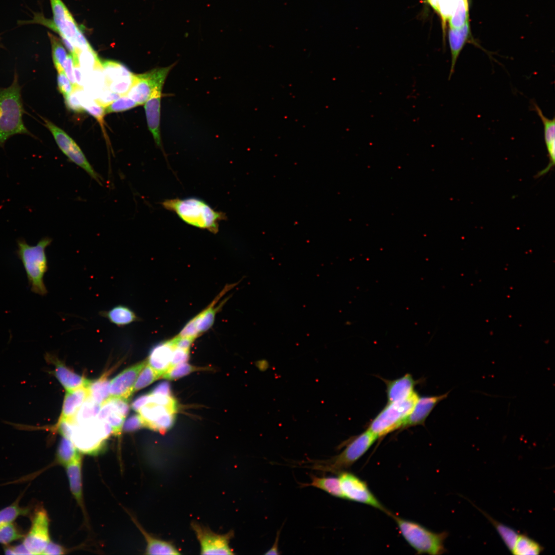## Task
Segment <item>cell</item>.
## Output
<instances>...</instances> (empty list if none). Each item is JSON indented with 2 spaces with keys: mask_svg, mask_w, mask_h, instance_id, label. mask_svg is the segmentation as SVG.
I'll list each match as a JSON object with an SVG mask.
<instances>
[{
  "mask_svg": "<svg viewBox=\"0 0 555 555\" xmlns=\"http://www.w3.org/2000/svg\"><path fill=\"white\" fill-rule=\"evenodd\" d=\"M18 78L15 70L11 84L7 87H0V147H3L7 140L15 135L34 137L23 122L25 110Z\"/></svg>",
  "mask_w": 555,
  "mask_h": 555,
  "instance_id": "1",
  "label": "cell"
},
{
  "mask_svg": "<svg viewBox=\"0 0 555 555\" xmlns=\"http://www.w3.org/2000/svg\"><path fill=\"white\" fill-rule=\"evenodd\" d=\"M49 1L53 14L52 20L47 18L42 13L38 12L34 13L31 20L19 21L18 24L44 25L57 32L66 48L72 46L76 52L90 48V45L63 1Z\"/></svg>",
  "mask_w": 555,
  "mask_h": 555,
  "instance_id": "2",
  "label": "cell"
},
{
  "mask_svg": "<svg viewBox=\"0 0 555 555\" xmlns=\"http://www.w3.org/2000/svg\"><path fill=\"white\" fill-rule=\"evenodd\" d=\"M166 210L173 212L186 224L216 234L219 222L226 220V214L213 209L197 197L168 199L161 202Z\"/></svg>",
  "mask_w": 555,
  "mask_h": 555,
  "instance_id": "3",
  "label": "cell"
},
{
  "mask_svg": "<svg viewBox=\"0 0 555 555\" xmlns=\"http://www.w3.org/2000/svg\"><path fill=\"white\" fill-rule=\"evenodd\" d=\"M52 242L49 237L41 238L35 245H30L23 238L17 240L16 255L25 270L31 291L40 295L48 292L44 276L48 270L46 249Z\"/></svg>",
  "mask_w": 555,
  "mask_h": 555,
  "instance_id": "4",
  "label": "cell"
},
{
  "mask_svg": "<svg viewBox=\"0 0 555 555\" xmlns=\"http://www.w3.org/2000/svg\"><path fill=\"white\" fill-rule=\"evenodd\" d=\"M391 516L404 539L418 554L439 555L447 551L444 545L448 536L447 531L434 532L415 522L393 513Z\"/></svg>",
  "mask_w": 555,
  "mask_h": 555,
  "instance_id": "5",
  "label": "cell"
},
{
  "mask_svg": "<svg viewBox=\"0 0 555 555\" xmlns=\"http://www.w3.org/2000/svg\"><path fill=\"white\" fill-rule=\"evenodd\" d=\"M378 439L368 429L347 440L345 448L331 458L316 461L313 468L323 471L339 473L359 460Z\"/></svg>",
  "mask_w": 555,
  "mask_h": 555,
  "instance_id": "6",
  "label": "cell"
},
{
  "mask_svg": "<svg viewBox=\"0 0 555 555\" xmlns=\"http://www.w3.org/2000/svg\"><path fill=\"white\" fill-rule=\"evenodd\" d=\"M417 393L401 401L387 402L369 423L368 429L378 439L400 430L412 411L418 397Z\"/></svg>",
  "mask_w": 555,
  "mask_h": 555,
  "instance_id": "7",
  "label": "cell"
},
{
  "mask_svg": "<svg viewBox=\"0 0 555 555\" xmlns=\"http://www.w3.org/2000/svg\"><path fill=\"white\" fill-rule=\"evenodd\" d=\"M112 433V428L107 421L97 418L82 424L74 422L70 440L79 452L96 454L103 449L106 440Z\"/></svg>",
  "mask_w": 555,
  "mask_h": 555,
  "instance_id": "8",
  "label": "cell"
},
{
  "mask_svg": "<svg viewBox=\"0 0 555 555\" xmlns=\"http://www.w3.org/2000/svg\"><path fill=\"white\" fill-rule=\"evenodd\" d=\"M44 125L53 136L61 151L68 159L84 170L92 179L100 185L102 178L94 170L77 143L63 130L50 121L41 117Z\"/></svg>",
  "mask_w": 555,
  "mask_h": 555,
  "instance_id": "9",
  "label": "cell"
},
{
  "mask_svg": "<svg viewBox=\"0 0 555 555\" xmlns=\"http://www.w3.org/2000/svg\"><path fill=\"white\" fill-rule=\"evenodd\" d=\"M173 66V64L155 68L143 73L134 75L133 83L126 95L138 105L144 104L156 89L163 86Z\"/></svg>",
  "mask_w": 555,
  "mask_h": 555,
  "instance_id": "10",
  "label": "cell"
},
{
  "mask_svg": "<svg viewBox=\"0 0 555 555\" xmlns=\"http://www.w3.org/2000/svg\"><path fill=\"white\" fill-rule=\"evenodd\" d=\"M338 478L344 498L365 504L391 516L392 514L380 502L369 489L366 483L354 474L343 471Z\"/></svg>",
  "mask_w": 555,
  "mask_h": 555,
  "instance_id": "11",
  "label": "cell"
},
{
  "mask_svg": "<svg viewBox=\"0 0 555 555\" xmlns=\"http://www.w3.org/2000/svg\"><path fill=\"white\" fill-rule=\"evenodd\" d=\"M235 286V284L227 285L213 301L203 310L191 319L182 328L178 335L181 337L195 339L201 334L208 330L213 325L216 313L224 305L226 300L218 303L227 291Z\"/></svg>",
  "mask_w": 555,
  "mask_h": 555,
  "instance_id": "12",
  "label": "cell"
},
{
  "mask_svg": "<svg viewBox=\"0 0 555 555\" xmlns=\"http://www.w3.org/2000/svg\"><path fill=\"white\" fill-rule=\"evenodd\" d=\"M50 541L49 519L46 511L40 508L34 512L30 528L24 536L22 544L29 554H42Z\"/></svg>",
  "mask_w": 555,
  "mask_h": 555,
  "instance_id": "13",
  "label": "cell"
},
{
  "mask_svg": "<svg viewBox=\"0 0 555 555\" xmlns=\"http://www.w3.org/2000/svg\"><path fill=\"white\" fill-rule=\"evenodd\" d=\"M191 527L199 543L201 554H233L230 546L234 533L230 531L225 534L215 533L209 527L193 522Z\"/></svg>",
  "mask_w": 555,
  "mask_h": 555,
  "instance_id": "14",
  "label": "cell"
},
{
  "mask_svg": "<svg viewBox=\"0 0 555 555\" xmlns=\"http://www.w3.org/2000/svg\"><path fill=\"white\" fill-rule=\"evenodd\" d=\"M147 363V360H144L126 368L110 380V397L127 400L134 393V386L137 378Z\"/></svg>",
  "mask_w": 555,
  "mask_h": 555,
  "instance_id": "15",
  "label": "cell"
},
{
  "mask_svg": "<svg viewBox=\"0 0 555 555\" xmlns=\"http://www.w3.org/2000/svg\"><path fill=\"white\" fill-rule=\"evenodd\" d=\"M450 391L436 396H418L410 413L400 431L409 428L424 425L425 421L434 408L448 396Z\"/></svg>",
  "mask_w": 555,
  "mask_h": 555,
  "instance_id": "16",
  "label": "cell"
},
{
  "mask_svg": "<svg viewBox=\"0 0 555 555\" xmlns=\"http://www.w3.org/2000/svg\"><path fill=\"white\" fill-rule=\"evenodd\" d=\"M381 379L386 385L387 402L403 401L417 393L415 388L419 380H415L410 374L393 380Z\"/></svg>",
  "mask_w": 555,
  "mask_h": 555,
  "instance_id": "17",
  "label": "cell"
},
{
  "mask_svg": "<svg viewBox=\"0 0 555 555\" xmlns=\"http://www.w3.org/2000/svg\"><path fill=\"white\" fill-rule=\"evenodd\" d=\"M163 87L156 89L144 103L149 129L156 145L162 149L160 133L161 100Z\"/></svg>",
  "mask_w": 555,
  "mask_h": 555,
  "instance_id": "18",
  "label": "cell"
},
{
  "mask_svg": "<svg viewBox=\"0 0 555 555\" xmlns=\"http://www.w3.org/2000/svg\"><path fill=\"white\" fill-rule=\"evenodd\" d=\"M45 359L54 365V369L52 373L66 391L84 386L87 387L89 384L90 380L70 370L54 355L46 354Z\"/></svg>",
  "mask_w": 555,
  "mask_h": 555,
  "instance_id": "19",
  "label": "cell"
},
{
  "mask_svg": "<svg viewBox=\"0 0 555 555\" xmlns=\"http://www.w3.org/2000/svg\"><path fill=\"white\" fill-rule=\"evenodd\" d=\"M448 41L451 55V66L448 77L450 80L454 73L457 59L465 45L468 43H472L477 45V44L472 38L469 21L460 28L449 27Z\"/></svg>",
  "mask_w": 555,
  "mask_h": 555,
  "instance_id": "20",
  "label": "cell"
},
{
  "mask_svg": "<svg viewBox=\"0 0 555 555\" xmlns=\"http://www.w3.org/2000/svg\"><path fill=\"white\" fill-rule=\"evenodd\" d=\"M176 341L175 336L171 339L157 344L150 352L147 359L148 364L162 375L170 367L173 352L176 346Z\"/></svg>",
  "mask_w": 555,
  "mask_h": 555,
  "instance_id": "21",
  "label": "cell"
},
{
  "mask_svg": "<svg viewBox=\"0 0 555 555\" xmlns=\"http://www.w3.org/2000/svg\"><path fill=\"white\" fill-rule=\"evenodd\" d=\"M101 63L107 88L133 80L134 74L121 63L111 60L101 61Z\"/></svg>",
  "mask_w": 555,
  "mask_h": 555,
  "instance_id": "22",
  "label": "cell"
},
{
  "mask_svg": "<svg viewBox=\"0 0 555 555\" xmlns=\"http://www.w3.org/2000/svg\"><path fill=\"white\" fill-rule=\"evenodd\" d=\"M533 108L540 117L542 122L544 131V138L549 159V163L543 170L541 171L538 176H541L546 174L551 169L555 162V119H549L543 114L541 108L534 102Z\"/></svg>",
  "mask_w": 555,
  "mask_h": 555,
  "instance_id": "23",
  "label": "cell"
},
{
  "mask_svg": "<svg viewBox=\"0 0 555 555\" xmlns=\"http://www.w3.org/2000/svg\"><path fill=\"white\" fill-rule=\"evenodd\" d=\"M82 456L79 453L77 455L65 466L70 490L78 504L83 509L82 480Z\"/></svg>",
  "mask_w": 555,
  "mask_h": 555,
  "instance_id": "24",
  "label": "cell"
},
{
  "mask_svg": "<svg viewBox=\"0 0 555 555\" xmlns=\"http://www.w3.org/2000/svg\"><path fill=\"white\" fill-rule=\"evenodd\" d=\"M88 397L87 387L66 391L59 418L73 421L83 403Z\"/></svg>",
  "mask_w": 555,
  "mask_h": 555,
  "instance_id": "25",
  "label": "cell"
},
{
  "mask_svg": "<svg viewBox=\"0 0 555 555\" xmlns=\"http://www.w3.org/2000/svg\"><path fill=\"white\" fill-rule=\"evenodd\" d=\"M99 314L107 319L112 324L120 327L139 321L140 320L131 308L124 305H118L108 310L101 311L99 312Z\"/></svg>",
  "mask_w": 555,
  "mask_h": 555,
  "instance_id": "26",
  "label": "cell"
},
{
  "mask_svg": "<svg viewBox=\"0 0 555 555\" xmlns=\"http://www.w3.org/2000/svg\"><path fill=\"white\" fill-rule=\"evenodd\" d=\"M137 526L143 535L146 543V554H179L180 553L171 542L157 538L147 533L136 520Z\"/></svg>",
  "mask_w": 555,
  "mask_h": 555,
  "instance_id": "27",
  "label": "cell"
},
{
  "mask_svg": "<svg viewBox=\"0 0 555 555\" xmlns=\"http://www.w3.org/2000/svg\"><path fill=\"white\" fill-rule=\"evenodd\" d=\"M439 16L443 32V40L445 42L447 24L452 16L455 7L456 0H423Z\"/></svg>",
  "mask_w": 555,
  "mask_h": 555,
  "instance_id": "28",
  "label": "cell"
},
{
  "mask_svg": "<svg viewBox=\"0 0 555 555\" xmlns=\"http://www.w3.org/2000/svg\"><path fill=\"white\" fill-rule=\"evenodd\" d=\"M107 374L99 378L90 380L87 386L88 396L97 403L102 405L110 397V382Z\"/></svg>",
  "mask_w": 555,
  "mask_h": 555,
  "instance_id": "29",
  "label": "cell"
},
{
  "mask_svg": "<svg viewBox=\"0 0 555 555\" xmlns=\"http://www.w3.org/2000/svg\"><path fill=\"white\" fill-rule=\"evenodd\" d=\"M311 482L303 486H312L321 489L332 496L344 498L339 478L311 476Z\"/></svg>",
  "mask_w": 555,
  "mask_h": 555,
  "instance_id": "30",
  "label": "cell"
},
{
  "mask_svg": "<svg viewBox=\"0 0 555 555\" xmlns=\"http://www.w3.org/2000/svg\"><path fill=\"white\" fill-rule=\"evenodd\" d=\"M176 412V409L159 404L149 403L142 407L138 413L145 423V428H149L151 424L164 415L169 413H175Z\"/></svg>",
  "mask_w": 555,
  "mask_h": 555,
  "instance_id": "31",
  "label": "cell"
},
{
  "mask_svg": "<svg viewBox=\"0 0 555 555\" xmlns=\"http://www.w3.org/2000/svg\"><path fill=\"white\" fill-rule=\"evenodd\" d=\"M544 548L526 534H519L511 552L515 555H537Z\"/></svg>",
  "mask_w": 555,
  "mask_h": 555,
  "instance_id": "32",
  "label": "cell"
},
{
  "mask_svg": "<svg viewBox=\"0 0 555 555\" xmlns=\"http://www.w3.org/2000/svg\"><path fill=\"white\" fill-rule=\"evenodd\" d=\"M101 405L88 396L78 410L73 422L77 424H82L96 419Z\"/></svg>",
  "mask_w": 555,
  "mask_h": 555,
  "instance_id": "33",
  "label": "cell"
},
{
  "mask_svg": "<svg viewBox=\"0 0 555 555\" xmlns=\"http://www.w3.org/2000/svg\"><path fill=\"white\" fill-rule=\"evenodd\" d=\"M480 512L487 517L489 522L493 525L498 534L505 544L506 547L511 552L516 539L519 536L518 533L512 528L507 526L499 522H497L487 513L483 511L476 507Z\"/></svg>",
  "mask_w": 555,
  "mask_h": 555,
  "instance_id": "34",
  "label": "cell"
},
{
  "mask_svg": "<svg viewBox=\"0 0 555 555\" xmlns=\"http://www.w3.org/2000/svg\"><path fill=\"white\" fill-rule=\"evenodd\" d=\"M50 40L52 60L58 72L64 71V66L67 57L66 50L60 39L53 34L48 32Z\"/></svg>",
  "mask_w": 555,
  "mask_h": 555,
  "instance_id": "35",
  "label": "cell"
},
{
  "mask_svg": "<svg viewBox=\"0 0 555 555\" xmlns=\"http://www.w3.org/2000/svg\"><path fill=\"white\" fill-rule=\"evenodd\" d=\"M79 452L71 440L62 436L57 449V460L61 465L65 466Z\"/></svg>",
  "mask_w": 555,
  "mask_h": 555,
  "instance_id": "36",
  "label": "cell"
},
{
  "mask_svg": "<svg viewBox=\"0 0 555 555\" xmlns=\"http://www.w3.org/2000/svg\"><path fill=\"white\" fill-rule=\"evenodd\" d=\"M469 21L468 0H456L454 12L449 21V27L458 28Z\"/></svg>",
  "mask_w": 555,
  "mask_h": 555,
  "instance_id": "37",
  "label": "cell"
},
{
  "mask_svg": "<svg viewBox=\"0 0 555 555\" xmlns=\"http://www.w3.org/2000/svg\"><path fill=\"white\" fill-rule=\"evenodd\" d=\"M30 511L29 507H20L18 501L0 510V527L13 523L17 517L27 515Z\"/></svg>",
  "mask_w": 555,
  "mask_h": 555,
  "instance_id": "38",
  "label": "cell"
},
{
  "mask_svg": "<svg viewBox=\"0 0 555 555\" xmlns=\"http://www.w3.org/2000/svg\"><path fill=\"white\" fill-rule=\"evenodd\" d=\"M78 57L79 65L85 73L89 74L96 68L102 67L101 61L92 48L80 51Z\"/></svg>",
  "mask_w": 555,
  "mask_h": 555,
  "instance_id": "39",
  "label": "cell"
},
{
  "mask_svg": "<svg viewBox=\"0 0 555 555\" xmlns=\"http://www.w3.org/2000/svg\"><path fill=\"white\" fill-rule=\"evenodd\" d=\"M162 374L153 368L148 363L138 375L134 386L133 393L137 392L157 380Z\"/></svg>",
  "mask_w": 555,
  "mask_h": 555,
  "instance_id": "40",
  "label": "cell"
},
{
  "mask_svg": "<svg viewBox=\"0 0 555 555\" xmlns=\"http://www.w3.org/2000/svg\"><path fill=\"white\" fill-rule=\"evenodd\" d=\"M202 369L201 367H196L187 362H184L170 367L163 374L162 377L168 380H175Z\"/></svg>",
  "mask_w": 555,
  "mask_h": 555,
  "instance_id": "41",
  "label": "cell"
},
{
  "mask_svg": "<svg viewBox=\"0 0 555 555\" xmlns=\"http://www.w3.org/2000/svg\"><path fill=\"white\" fill-rule=\"evenodd\" d=\"M24 535L13 523L0 527V543L8 544L23 538Z\"/></svg>",
  "mask_w": 555,
  "mask_h": 555,
  "instance_id": "42",
  "label": "cell"
},
{
  "mask_svg": "<svg viewBox=\"0 0 555 555\" xmlns=\"http://www.w3.org/2000/svg\"><path fill=\"white\" fill-rule=\"evenodd\" d=\"M138 106V104L127 96L119 98L105 108L106 114L125 111Z\"/></svg>",
  "mask_w": 555,
  "mask_h": 555,
  "instance_id": "43",
  "label": "cell"
},
{
  "mask_svg": "<svg viewBox=\"0 0 555 555\" xmlns=\"http://www.w3.org/2000/svg\"><path fill=\"white\" fill-rule=\"evenodd\" d=\"M142 428H145V424L141 416L138 414L131 416L124 421L122 430L124 432H130Z\"/></svg>",
  "mask_w": 555,
  "mask_h": 555,
  "instance_id": "44",
  "label": "cell"
},
{
  "mask_svg": "<svg viewBox=\"0 0 555 555\" xmlns=\"http://www.w3.org/2000/svg\"><path fill=\"white\" fill-rule=\"evenodd\" d=\"M58 88L64 97H67L73 91V87L64 71L58 72Z\"/></svg>",
  "mask_w": 555,
  "mask_h": 555,
  "instance_id": "45",
  "label": "cell"
},
{
  "mask_svg": "<svg viewBox=\"0 0 555 555\" xmlns=\"http://www.w3.org/2000/svg\"><path fill=\"white\" fill-rule=\"evenodd\" d=\"M121 96L120 94L113 92L107 88L103 89L95 101L101 106L105 108Z\"/></svg>",
  "mask_w": 555,
  "mask_h": 555,
  "instance_id": "46",
  "label": "cell"
},
{
  "mask_svg": "<svg viewBox=\"0 0 555 555\" xmlns=\"http://www.w3.org/2000/svg\"><path fill=\"white\" fill-rule=\"evenodd\" d=\"M176 339L177 340V337ZM189 350L190 349H185L178 347L176 341V346L173 352L170 367L182 363L187 362L189 358Z\"/></svg>",
  "mask_w": 555,
  "mask_h": 555,
  "instance_id": "47",
  "label": "cell"
},
{
  "mask_svg": "<svg viewBox=\"0 0 555 555\" xmlns=\"http://www.w3.org/2000/svg\"><path fill=\"white\" fill-rule=\"evenodd\" d=\"M64 98L66 106L71 110L77 112L84 110L75 90H73L70 94Z\"/></svg>",
  "mask_w": 555,
  "mask_h": 555,
  "instance_id": "48",
  "label": "cell"
},
{
  "mask_svg": "<svg viewBox=\"0 0 555 555\" xmlns=\"http://www.w3.org/2000/svg\"><path fill=\"white\" fill-rule=\"evenodd\" d=\"M64 72L72 85L73 89L78 87L79 86L76 84L74 77L73 58L70 54L67 55L64 66Z\"/></svg>",
  "mask_w": 555,
  "mask_h": 555,
  "instance_id": "49",
  "label": "cell"
},
{
  "mask_svg": "<svg viewBox=\"0 0 555 555\" xmlns=\"http://www.w3.org/2000/svg\"><path fill=\"white\" fill-rule=\"evenodd\" d=\"M150 393L140 396L136 398L131 404V408L135 412H139L144 405L150 403Z\"/></svg>",
  "mask_w": 555,
  "mask_h": 555,
  "instance_id": "50",
  "label": "cell"
},
{
  "mask_svg": "<svg viewBox=\"0 0 555 555\" xmlns=\"http://www.w3.org/2000/svg\"><path fill=\"white\" fill-rule=\"evenodd\" d=\"M65 553V550L62 546L50 541L46 547L42 554L58 555L63 554Z\"/></svg>",
  "mask_w": 555,
  "mask_h": 555,
  "instance_id": "51",
  "label": "cell"
},
{
  "mask_svg": "<svg viewBox=\"0 0 555 555\" xmlns=\"http://www.w3.org/2000/svg\"><path fill=\"white\" fill-rule=\"evenodd\" d=\"M152 395L171 396L170 384L163 382L155 386L150 393Z\"/></svg>",
  "mask_w": 555,
  "mask_h": 555,
  "instance_id": "52",
  "label": "cell"
},
{
  "mask_svg": "<svg viewBox=\"0 0 555 555\" xmlns=\"http://www.w3.org/2000/svg\"><path fill=\"white\" fill-rule=\"evenodd\" d=\"M4 550L5 553L7 554H29L23 544L16 546H6Z\"/></svg>",
  "mask_w": 555,
  "mask_h": 555,
  "instance_id": "53",
  "label": "cell"
},
{
  "mask_svg": "<svg viewBox=\"0 0 555 555\" xmlns=\"http://www.w3.org/2000/svg\"><path fill=\"white\" fill-rule=\"evenodd\" d=\"M279 536V534L278 533L274 545L269 550H268V551L265 553L266 554H279L280 553L278 549Z\"/></svg>",
  "mask_w": 555,
  "mask_h": 555,
  "instance_id": "54",
  "label": "cell"
},
{
  "mask_svg": "<svg viewBox=\"0 0 555 555\" xmlns=\"http://www.w3.org/2000/svg\"><path fill=\"white\" fill-rule=\"evenodd\" d=\"M3 44L1 43V37H0V48H3Z\"/></svg>",
  "mask_w": 555,
  "mask_h": 555,
  "instance_id": "55",
  "label": "cell"
}]
</instances>
